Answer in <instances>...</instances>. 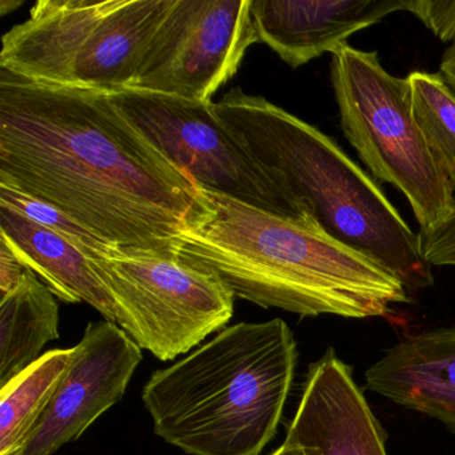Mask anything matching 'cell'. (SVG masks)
<instances>
[{
	"mask_svg": "<svg viewBox=\"0 0 455 455\" xmlns=\"http://www.w3.org/2000/svg\"><path fill=\"white\" fill-rule=\"evenodd\" d=\"M0 185L36 196L126 252L177 257L207 212L204 188L119 110L108 92L0 71Z\"/></svg>",
	"mask_w": 455,
	"mask_h": 455,
	"instance_id": "1",
	"label": "cell"
},
{
	"mask_svg": "<svg viewBox=\"0 0 455 455\" xmlns=\"http://www.w3.org/2000/svg\"><path fill=\"white\" fill-rule=\"evenodd\" d=\"M204 194L206 214L175 241V254L217 274L235 297L300 316L354 319L386 316L411 302L394 274L321 228Z\"/></svg>",
	"mask_w": 455,
	"mask_h": 455,
	"instance_id": "2",
	"label": "cell"
},
{
	"mask_svg": "<svg viewBox=\"0 0 455 455\" xmlns=\"http://www.w3.org/2000/svg\"><path fill=\"white\" fill-rule=\"evenodd\" d=\"M214 113L262 166L281 177L294 220L310 223L396 276L409 291L433 286L419 235L379 183L329 135L289 111L231 89Z\"/></svg>",
	"mask_w": 455,
	"mask_h": 455,
	"instance_id": "3",
	"label": "cell"
},
{
	"mask_svg": "<svg viewBox=\"0 0 455 455\" xmlns=\"http://www.w3.org/2000/svg\"><path fill=\"white\" fill-rule=\"evenodd\" d=\"M297 359L283 319L225 327L148 378L154 431L191 455H259L278 431Z\"/></svg>",
	"mask_w": 455,
	"mask_h": 455,
	"instance_id": "4",
	"label": "cell"
},
{
	"mask_svg": "<svg viewBox=\"0 0 455 455\" xmlns=\"http://www.w3.org/2000/svg\"><path fill=\"white\" fill-rule=\"evenodd\" d=\"M174 0H39L2 38L0 71L52 86L127 89Z\"/></svg>",
	"mask_w": 455,
	"mask_h": 455,
	"instance_id": "5",
	"label": "cell"
},
{
	"mask_svg": "<svg viewBox=\"0 0 455 455\" xmlns=\"http://www.w3.org/2000/svg\"><path fill=\"white\" fill-rule=\"evenodd\" d=\"M330 81L343 135L371 177L406 196L419 233L446 220L455 196L418 126L407 78L387 73L377 52L343 44L331 52Z\"/></svg>",
	"mask_w": 455,
	"mask_h": 455,
	"instance_id": "6",
	"label": "cell"
},
{
	"mask_svg": "<svg viewBox=\"0 0 455 455\" xmlns=\"http://www.w3.org/2000/svg\"><path fill=\"white\" fill-rule=\"evenodd\" d=\"M90 260L113 298L116 324L161 361L188 353L233 318L230 287L180 258L113 250Z\"/></svg>",
	"mask_w": 455,
	"mask_h": 455,
	"instance_id": "7",
	"label": "cell"
},
{
	"mask_svg": "<svg viewBox=\"0 0 455 455\" xmlns=\"http://www.w3.org/2000/svg\"><path fill=\"white\" fill-rule=\"evenodd\" d=\"M108 94L130 122L201 188L294 220L281 177L226 129L214 103L132 89Z\"/></svg>",
	"mask_w": 455,
	"mask_h": 455,
	"instance_id": "8",
	"label": "cell"
},
{
	"mask_svg": "<svg viewBox=\"0 0 455 455\" xmlns=\"http://www.w3.org/2000/svg\"><path fill=\"white\" fill-rule=\"evenodd\" d=\"M251 0H174L127 89L212 102L259 42Z\"/></svg>",
	"mask_w": 455,
	"mask_h": 455,
	"instance_id": "9",
	"label": "cell"
},
{
	"mask_svg": "<svg viewBox=\"0 0 455 455\" xmlns=\"http://www.w3.org/2000/svg\"><path fill=\"white\" fill-rule=\"evenodd\" d=\"M142 348L116 323L90 322L73 361L20 455H54L126 393Z\"/></svg>",
	"mask_w": 455,
	"mask_h": 455,
	"instance_id": "10",
	"label": "cell"
},
{
	"mask_svg": "<svg viewBox=\"0 0 455 455\" xmlns=\"http://www.w3.org/2000/svg\"><path fill=\"white\" fill-rule=\"evenodd\" d=\"M284 442L306 455H387L382 425L332 348L308 366Z\"/></svg>",
	"mask_w": 455,
	"mask_h": 455,
	"instance_id": "11",
	"label": "cell"
},
{
	"mask_svg": "<svg viewBox=\"0 0 455 455\" xmlns=\"http://www.w3.org/2000/svg\"><path fill=\"white\" fill-rule=\"evenodd\" d=\"M407 7L409 0H251L250 12L259 42L298 68Z\"/></svg>",
	"mask_w": 455,
	"mask_h": 455,
	"instance_id": "12",
	"label": "cell"
},
{
	"mask_svg": "<svg viewBox=\"0 0 455 455\" xmlns=\"http://www.w3.org/2000/svg\"><path fill=\"white\" fill-rule=\"evenodd\" d=\"M364 379L372 393L434 418L455 435V326L404 338Z\"/></svg>",
	"mask_w": 455,
	"mask_h": 455,
	"instance_id": "13",
	"label": "cell"
},
{
	"mask_svg": "<svg viewBox=\"0 0 455 455\" xmlns=\"http://www.w3.org/2000/svg\"><path fill=\"white\" fill-rule=\"evenodd\" d=\"M0 242L55 297L68 303H87L105 321L116 323L113 298L95 273L89 255L66 236L0 204Z\"/></svg>",
	"mask_w": 455,
	"mask_h": 455,
	"instance_id": "14",
	"label": "cell"
},
{
	"mask_svg": "<svg viewBox=\"0 0 455 455\" xmlns=\"http://www.w3.org/2000/svg\"><path fill=\"white\" fill-rule=\"evenodd\" d=\"M60 306L52 290L26 270L17 289L0 298V387L41 358L60 337Z\"/></svg>",
	"mask_w": 455,
	"mask_h": 455,
	"instance_id": "15",
	"label": "cell"
},
{
	"mask_svg": "<svg viewBox=\"0 0 455 455\" xmlns=\"http://www.w3.org/2000/svg\"><path fill=\"white\" fill-rule=\"evenodd\" d=\"M74 347L47 351L0 387V455H20L73 361Z\"/></svg>",
	"mask_w": 455,
	"mask_h": 455,
	"instance_id": "16",
	"label": "cell"
},
{
	"mask_svg": "<svg viewBox=\"0 0 455 455\" xmlns=\"http://www.w3.org/2000/svg\"><path fill=\"white\" fill-rule=\"evenodd\" d=\"M406 78L418 126L455 196V94L439 73L412 71Z\"/></svg>",
	"mask_w": 455,
	"mask_h": 455,
	"instance_id": "17",
	"label": "cell"
},
{
	"mask_svg": "<svg viewBox=\"0 0 455 455\" xmlns=\"http://www.w3.org/2000/svg\"><path fill=\"white\" fill-rule=\"evenodd\" d=\"M0 204L12 207L15 212L28 217V220L66 236L76 247L86 252L89 258L97 257L102 252L113 251V247L106 244L102 239L90 233L84 226L71 220L65 212L52 204L28 196L23 191L10 186L0 185Z\"/></svg>",
	"mask_w": 455,
	"mask_h": 455,
	"instance_id": "18",
	"label": "cell"
},
{
	"mask_svg": "<svg viewBox=\"0 0 455 455\" xmlns=\"http://www.w3.org/2000/svg\"><path fill=\"white\" fill-rule=\"evenodd\" d=\"M419 235V249L423 259L433 266L455 267V201L451 214Z\"/></svg>",
	"mask_w": 455,
	"mask_h": 455,
	"instance_id": "19",
	"label": "cell"
},
{
	"mask_svg": "<svg viewBox=\"0 0 455 455\" xmlns=\"http://www.w3.org/2000/svg\"><path fill=\"white\" fill-rule=\"evenodd\" d=\"M407 12L418 18L434 36L455 42V0H409Z\"/></svg>",
	"mask_w": 455,
	"mask_h": 455,
	"instance_id": "20",
	"label": "cell"
},
{
	"mask_svg": "<svg viewBox=\"0 0 455 455\" xmlns=\"http://www.w3.org/2000/svg\"><path fill=\"white\" fill-rule=\"evenodd\" d=\"M28 268L15 257L14 252L0 242V298L6 297L22 282Z\"/></svg>",
	"mask_w": 455,
	"mask_h": 455,
	"instance_id": "21",
	"label": "cell"
},
{
	"mask_svg": "<svg viewBox=\"0 0 455 455\" xmlns=\"http://www.w3.org/2000/svg\"><path fill=\"white\" fill-rule=\"evenodd\" d=\"M439 74L455 94V42L444 50L439 63Z\"/></svg>",
	"mask_w": 455,
	"mask_h": 455,
	"instance_id": "22",
	"label": "cell"
},
{
	"mask_svg": "<svg viewBox=\"0 0 455 455\" xmlns=\"http://www.w3.org/2000/svg\"><path fill=\"white\" fill-rule=\"evenodd\" d=\"M271 455H306V452L303 451L302 447L297 446V444L283 442V444Z\"/></svg>",
	"mask_w": 455,
	"mask_h": 455,
	"instance_id": "23",
	"label": "cell"
},
{
	"mask_svg": "<svg viewBox=\"0 0 455 455\" xmlns=\"http://www.w3.org/2000/svg\"><path fill=\"white\" fill-rule=\"evenodd\" d=\"M23 0H0V14L6 15L22 6Z\"/></svg>",
	"mask_w": 455,
	"mask_h": 455,
	"instance_id": "24",
	"label": "cell"
}]
</instances>
